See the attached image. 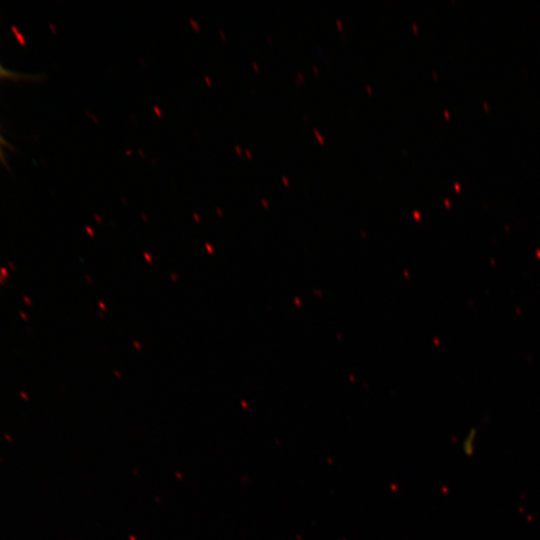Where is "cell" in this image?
<instances>
[{
  "label": "cell",
  "mask_w": 540,
  "mask_h": 540,
  "mask_svg": "<svg viewBox=\"0 0 540 540\" xmlns=\"http://www.w3.org/2000/svg\"><path fill=\"white\" fill-rule=\"evenodd\" d=\"M21 77V74L6 69L0 62V81L5 79H20Z\"/></svg>",
  "instance_id": "obj_2"
},
{
  "label": "cell",
  "mask_w": 540,
  "mask_h": 540,
  "mask_svg": "<svg viewBox=\"0 0 540 540\" xmlns=\"http://www.w3.org/2000/svg\"><path fill=\"white\" fill-rule=\"evenodd\" d=\"M476 435H477V430L471 429L464 439L463 450L468 456H471L474 453Z\"/></svg>",
  "instance_id": "obj_1"
}]
</instances>
